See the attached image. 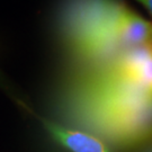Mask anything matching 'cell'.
<instances>
[{
  "mask_svg": "<svg viewBox=\"0 0 152 152\" xmlns=\"http://www.w3.org/2000/svg\"><path fill=\"white\" fill-rule=\"evenodd\" d=\"M104 34L107 39L137 48L152 43V24L125 7L112 8L103 19Z\"/></svg>",
  "mask_w": 152,
  "mask_h": 152,
  "instance_id": "obj_1",
  "label": "cell"
},
{
  "mask_svg": "<svg viewBox=\"0 0 152 152\" xmlns=\"http://www.w3.org/2000/svg\"><path fill=\"white\" fill-rule=\"evenodd\" d=\"M122 79L130 85L152 92V45L133 48L118 66Z\"/></svg>",
  "mask_w": 152,
  "mask_h": 152,
  "instance_id": "obj_2",
  "label": "cell"
},
{
  "mask_svg": "<svg viewBox=\"0 0 152 152\" xmlns=\"http://www.w3.org/2000/svg\"><path fill=\"white\" fill-rule=\"evenodd\" d=\"M41 122L50 135L71 152H110L108 148L96 136L81 131L68 129L45 118Z\"/></svg>",
  "mask_w": 152,
  "mask_h": 152,
  "instance_id": "obj_3",
  "label": "cell"
},
{
  "mask_svg": "<svg viewBox=\"0 0 152 152\" xmlns=\"http://www.w3.org/2000/svg\"><path fill=\"white\" fill-rule=\"evenodd\" d=\"M152 15V0H136Z\"/></svg>",
  "mask_w": 152,
  "mask_h": 152,
  "instance_id": "obj_4",
  "label": "cell"
},
{
  "mask_svg": "<svg viewBox=\"0 0 152 152\" xmlns=\"http://www.w3.org/2000/svg\"><path fill=\"white\" fill-rule=\"evenodd\" d=\"M148 152H152V149H150V150H149Z\"/></svg>",
  "mask_w": 152,
  "mask_h": 152,
  "instance_id": "obj_5",
  "label": "cell"
}]
</instances>
